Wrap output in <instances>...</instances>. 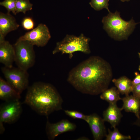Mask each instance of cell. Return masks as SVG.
I'll return each mask as SVG.
<instances>
[{"mask_svg":"<svg viewBox=\"0 0 140 140\" xmlns=\"http://www.w3.org/2000/svg\"><path fill=\"white\" fill-rule=\"evenodd\" d=\"M108 133L105 137L106 140H128L131 139L130 135H124L121 134L116 127L114 128L113 131L108 129Z\"/></svg>","mask_w":140,"mask_h":140,"instance_id":"ac0fdd59","label":"cell"},{"mask_svg":"<svg viewBox=\"0 0 140 140\" xmlns=\"http://www.w3.org/2000/svg\"><path fill=\"white\" fill-rule=\"evenodd\" d=\"M122 110L121 108L117 106L116 103H109L107 108L103 112V118L104 122L109 123L113 128H116L123 117Z\"/></svg>","mask_w":140,"mask_h":140,"instance_id":"4fadbf2b","label":"cell"},{"mask_svg":"<svg viewBox=\"0 0 140 140\" xmlns=\"http://www.w3.org/2000/svg\"><path fill=\"white\" fill-rule=\"evenodd\" d=\"M120 93L116 87H112L107 89L101 94L100 98L109 103H116L121 100Z\"/></svg>","mask_w":140,"mask_h":140,"instance_id":"e0dca14e","label":"cell"},{"mask_svg":"<svg viewBox=\"0 0 140 140\" xmlns=\"http://www.w3.org/2000/svg\"><path fill=\"white\" fill-rule=\"evenodd\" d=\"M78 140H83L84 139V140H88L89 139L85 137H82L79 138L78 139Z\"/></svg>","mask_w":140,"mask_h":140,"instance_id":"4316f807","label":"cell"},{"mask_svg":"<svg viewBox=\"0 0 140 140\" xmlns=\"http://www.w3.org/2000/svg\"><path fill=\"white\" fill-rule=\"evenodd\" d=\"M24 102L38 114L48 116L62 110L63 101L53 85L38 82L29 86Z\"/></svg>","mask_w":140,"mask_h":140,"instance_id":"7a4b0ae2","label":"cell"},{"mask_svg":"<svg viewBox=\"0 0 140 140\" xmlns=\"http://www.w3.org/2000/svg\"><path fill=\"white\" fill-rule=\"evenodd\" d=\"M132 92L133 96L140 99V83L133 87Z\"/></svg>","mask_w":140,"mask_h":140,"instance_id":"cb8c5ba5","label":"cell"},{"mask_svg":"<svg viewBox=\"0 0 140 140\" xmlns=\"http://www.w3.org/2000/svg\"><path fill=\"white\" fill-rule=\"evenodd\" d=\"M112 80L121 94L127 96L132 92L133 88L132 81L127 77L123 76L117 79H113Z\"/></svg>","mask_w":140,"mask_h":140,"instance_id":"2e32d148","label":"cell"},{"mask_svg":"<svg viewBox=\"0 0 140 140\" xmlns=\"http://www.w3.org/2000/svg\"><path fill=\"white\" fill-rule=\"evenodd\" d=\"M103 28L109 35L116 40H127L132 33L137 23L132 18L128 21L123 19L119 12H109L102 20Z\"/></svg>","mask_w":140,"mask_h":140,"instance_id":"3957f363","label":"cell"},{"mask_svg":"<svg viewBox=\"0 0 140 140\" xmlns=\"http://www.w3.org/2000/svg\"><path fill=\"white\" fill-rule=\"evenodd\" d=\"M19 26L15 18L7 12H0V41L5 40V38L10 32L17 30Z\"/></svg>","mask_w":140,"mask_h":140,"instance_id":"8fae6325","label":"cell"},{"mask_svg":"<svg viewBox=\"0 0 140 140\" xmlns=\"http://www.w3.org/2000/svg\"><path fill=\"white\" fill-rule=\"evenodd\" d=\"M22 104L19 100L5 102L0 107V133L5 130L4 123L11 124L15 122L22 111Z\"/></svg>","mask_w":140,"mask_h":140,"instance_id":"52a82bcc","label":"cell"},{"mask_svg":"<svg viewBox=\"0 0 140 140\" xmlns=\"http://www.w3.org/2000/svg\"><path fill=\"white\" fill-rule=\"evenodd\" d=\"M134 124L140 127V118H137V120L134 122Z\"/></svg>","mask_w":140,"mask_h":140,"instance_id":"484cf974","label":"cell"},{"mask_svg":"<svg viewBox=\"0 0 140 140\" xmlns=\"http://www.w3.org/2000/svg\"><path fill=\"white\" fill-rule=\"evenodd\" d=\"M13 45L15 62L18 67L27 71L35 64L36 55L34 45L27 41L18 39Z\"/></svg>","mask_w":140,"mask_h":140,"instance_id":"5b68a950","label":"cell"},{"mask_svg":"<svg viewBox=\"0 0 140 140\" xmlns=\"http://www.w3.org/2000/svg\"><path fill=\"white\" fill-rule=\"evenodd\" d=\"M0 5L6 9L7 12H11L14 15H16L15 0H4L0 2Z\"/></svg>","mask_w":140,"mask_h":140,"instance_id":"44dd1931","label":"cell"},{"mask_svg":"<svg viewBox=\"0 0 140 140\" xmlns=\"http://www.w3.org/2000/svg\"><path fill=\"white\" fill-rule=\"evenodd\" d=\"M20 94L6 81L0 78V99L5 102L19 100Z\"/></svg>","mask_w":140,"mask_h":140,"instance_id":"5bb4252c","label":"cell"},{"mask_svg":"<svg viewBox=\"0 0 140 140\" xmlns=\"http://www.w3.org/2000/svg\"><path fill=\"white\" fill-rule=\"evenodd\" d=\"M51 37L47 26L45 24L40 23L37 27L26 33L18 39L27 40L34 46L43 47L47 44Z\"/></svg>","mask_w":140,"mask_h":140,"instance_id":"ba28073f","label":"cell"},{"mask_svg":"<svg viewBox=\"0 0 140 140\" xmlns=\"http://www.w3.org/2000/svg\"><path fill=\"white\" fill-rule=\"evenodd\" d=\"M112 77L110 64L101 57L93 56L73 68L67 81L82 93L97 95L108 88Z\"/></svg>","mask_w":140,"mask_h":140,"instance_id":"6da1fadb","label":"cell"},{"mask_svg":"<svg viewBox=\"0 0 140 140\" xmlns=\"http://www.w3.org/2000/svg\"><path fill=\"white\" fill-rule=\"evenodd\" d=\"M15 54L13 45L8 41H0V62L5 66L13 67L15 61Z\"/></svg>","mask_w":140,"mask_h":140,"instance_id":"7c38bea8","label":"cell"},{"mask_svg":"<svg viewBox=\"0 0 140 140\" xmlns=\"http://www.w3.org/2000/svg\"><path fill=\"white\" fill-rule=\"evenodd\" d=\"M138 55L139 57V58L140 59V52H138ZM138 69L139 71H140V65L139 66V68H138Z\"/></svg>","mask_w":140,"mask_h":140,"instance_id":"83f0119b","label":"cell"},{"mask_svg":"<svg viewBox=\"0 0 140 140\" xmlns=\"http://www.w3.org/2000/svg\"><path fill=\"white\" fill-rule=\"evenodd\" d=\"M15 2L17 14L22 12L25 14L27 11L32 9L33 4L29 0H15Z\"/></svg>","mask_w":140,"mask_h":140,"instance_id":"d6986e66","label":"cell"},{"mask_svg":"<svg viewBox=\"0 0 140 140\" xmlns=\"http://www.w3.org/2000/svg\"><path fill=\"white\" fill-rule=\"evenodd\" d=\"M6 81L18 93L21 94L29 87V75L26 71L18 67L1 68Z\"/></svg>","mask_w":140,"mask_h":140,"instance_id":"8992f818","label":"cell"},{"mask_svg":"<svg viewBox=\"0 0 140 140\" xmlns=\"http://www.w3.org/2000/svg\"><path fill=\"white\" fill-rule=\"evenodd\" d=\"M21 25L24 29L30 30L33 29L34 23L32 18L30 17H26L23 19Z\"/></svg>","mask_w":140,"mask_h":140,"instance_id":"603a6c76","label":"cell"},{"mask_svg":"<svg viewBox=\"0 0 140 140\" xmlns=\"http://www.w3.org/2000/svg\"><path fill=\"white\" fill-rule=\"evenodd\" d=\"M135 77L132 81V83L133 87L140 83V74L137 72L135 73Z\"/></svg>","mask_w":140,"mask_h":140,"instance_id":"d4e9b609","label":"cell"},{"mask_svg":"<svg viewBox=\"0 0 140 140\" xmlns=\"http://www.w3.org/2000/svg\"><path fill=\"white\" fill-rule=\"evenodd\" d=\"M104 122L103 118L96 114L88 115L86 122L89 126L94 140H101L107 135Z\"/></svg>","mask_w":140,"mask_h":140,"instance_id":"30bf717a","label":"cell"},{"mask_svg":"<svg viewBox=\"0 0 140 140\" xmlns=\"http://www.w3.org/2000/svg\"><path fill=\"white\" fill-rule=\"evenodd\" d=\"M76 128L75 124L67 120L63 119L56 123H51L48 119L46 123V131L48 139L53 140L61 134L74 131Z\"/></svg>","mask_w":140,"mask_h":140,"instance_id":"9c48e42d","label":"cell"},{"mask_svg":"<svg viewBox=\"0 0 140 140\" xmlns=\"http://www.w3.org/2000/svg\"><path fill=\"white\" fill-rule=\"evenodd\" d=\"M121 100L123 102L122 110L134 113L137 118H140V99L133 95H128L121 98Z\"/></svg>","mask_w":140,"mask_h":140,"instance_id":"9a60e30c","label":"cell"},{"mask_svg":"<svg viewBox=\"0 0 140 140\" xmlns=\"http://www.w3.org/2000/svg\"><path fill=\"white\" fill-rule=\"evenodd\" d=\"M90 39L83 34L78 36L67 34L61 41L57 42L52 53L54 54L60 52L62 54H68L71 59L73 53L79 51L86 54L91 52L89 46Z\"/></svg>","mask_w":140,"mask_h":140,"instance_id":"277c9868","label":"cell"},{"mask_svg":"<svg viewBox=\"0 0 140 140\" xmlns=\"http://www.w3.org/2000/svg\"><path fill=\"white\" fill-rule=\"evenodd\" d=\"M65 114L69 116L74 119H80L87 121L88 115H86L80 112L73 110H65Z\"/></svg>","mask_w":140,"mask_h":140,"instance_id":"7402d4cb","label":"cell"},{"mask_svg":"<svg viewBox=\"0 0 140 140\" xmlns=\"http://www.w3.org/2000/svg\"></svg>","mask_w":140,"mask_h":140,"instance_id":"f546056e","label":"cell"},{"mask_svg":"<svg viewBox=\"0 0 140 140\" xmlns=\"http://www.w3.org/2000/svg\"><path fill=\"white\" fill-rule=\"evenodd\" d=\"M109 1V0H91L89 4L96 11L105 8L110 12L108 8Z\"/></svg>","mask_w":140,"mask_h":140,"instance_id":"ffe728a7","label":"cell"},{"mask_svg":"<svg viewBox=\"0 0 140 140\" xmlns=\"http://www.w3.org/2000/svg\"><path fill=\"white\" fill-rule=\"evenodd\" d=\"M122 2H124L125 1H128L130 0H120Z\"/></svg>","mask_w":140,"mask_h":140,"instance_id":"f1b7e54d","label":"cell"}]
</instances>
